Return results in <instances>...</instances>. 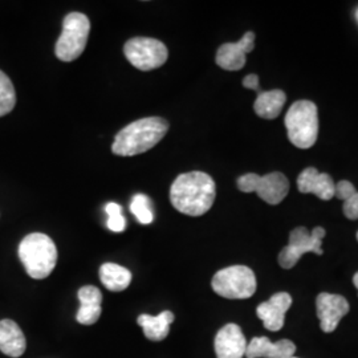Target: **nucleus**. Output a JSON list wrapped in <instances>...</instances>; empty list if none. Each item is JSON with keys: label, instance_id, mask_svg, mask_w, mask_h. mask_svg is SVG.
<instances>
[{"label": "nucleus", "instance_id": "nucleus-4", "mask_svg": "<svg viewBox=\"0 0 358 358\" xmlns=\"http://www.w3.org/2000/svg\"><path fill=\"white\" fill-rule=\"evenodd\" d=\"M288 138L299 149L312 148L319 136V115L316 103L300 100L291 105L284 120Z\"/></svg>", "mask_w": 358, "mask_h": 358}, {"label": "nucleus", "instance_id": "nucleus-22", "mask_svg": "<svg viewBox=\"0 0 358 358\" xmlns=\"http://www.w3.org/2000/svg\"><path fill=\"white\" fill-rule=\"evenodd\" d=\"M130 211L136 215L137 220L142 224H150L154 220L152 201L145 194L134 195L130 205Z\"/></svg>", "mask_w": 358, "mask_h": 358}, {"label": "nucleus", "instance_id": "nucleus-29", "mask_svg": "<svg viewBox=\"0 0 358 358\" xmlns=\"http://www.w3.org/2000/svg\"><path fill=\"white\" fill-rule=\"evenodd\" d=\"M357 241H358V232H357Z\"/></svg>", "mask_w": 358, "mask_h": 358}, {"label": "nucleus", "instance_id": "nucleus-12", "mask_svg": "<svg viewBox=\"0 0 358 358\" xmlns=\"http://www.w3.org/2000/svg\"><path fill=\"white\" fill-rule=\"evenodd\" d=\"M292 306V297L287 292L275 294L269 300L256 308V315L263 321L266 329L278 332L284 327L285 313Z\"/></svg>", "mask_w": 358, "mask_h": 358}, {"label": "nucleus", "instance_id": "nucleus-10", "mask_svg": "<svg viewBox=\"0 0 358 358\" xmlns=\"http://www.w3.org/2000/svg\"><path fill=\"white\" fill-rule=\"evenodd\" d=\"M316 308L322 332L332 333L350 307L344 296L322 292L316 299Z\"/></svg>", "mask_w": 358, "mask_h": 358}, {"label": "nucleus", "instance_id": "nucleus-6", "mask_svg": "<svg viewBox=\"0 0 358 358\" xmlns=\"http://www.w3.org/2000/svg\"><path fill=\"white\" fill-rule=\"evenodd\" d=\"M211 285L214 292L224 299H250L256 291L255 273L245 266H232L217 271Z\"/></svg>", "mask_w": 358, "mask_h": 358}, {"label": "nucleus", "instance_id": "nucleus-25", "mask_svg": "<svg viewBox=\"0 0 358 358\" xmlns=\"http://www.w3.org/2000/svg\"><path fill=\"white\" fill-rule=\"evenodd\" d=\"M344 215L350 220L358 219V192L344 202Z\"/></svg>", "mask_w": 358, "mask_h": 358}, {"label": "nucleus", "instance_id": "nucleus-11", "mask_svg": "<svg viewBox=\"0 0 358 358\" xmlns=\"http://www.w3.org/2000/svg\"><path fill=\"white\" fill-rule=\"evenodd\" d=\"M255 34L247 32L236 43H226L217 52V64L224 71H239L245 65L247 53L254 51Z\"/></svg>", "mask_w": 358, "mask_h": 358}, {"label": "nucleus", "instance_id": "nucleus-13", "mask_svg": "<svg viewBox=\"0 0 358 358\" xmlns=\"http://www.w3.org/2000/svg\"><path fill=\"white\" fill-rule=\"evenodd\" d=\"M247 341L239 325L227 324L215 336L214 348L217 358L245 357Z\"/></svg>", "mask_w": 358, "mask_h": 358}, {"label": "nucleus", "instance_id": "nucleus-21", "mask_svg": "<svg viewBox=\"0 0 358 358\" xmlns=\"http://www.w3.org/2000/svg\"><path fill=\"white\" fill-rule=\"evenodd\" d=\"M16 105V92L13 81L0 71V117L13 112Z\"/></svg>", "mask_w": 358, "mask_h": 358}, {"label": "nucleus", "instance_id": "nucleus-2", "mask_svg": "<svg viewBox=\"0 0 358 358\" xmlns=\"http://www.w3.org/2000/svg\"><path fill=\"white\" fill-rule=\"evenodd\" d=\"M169 122L161 117H148L129 124L118 131L112 152L120 157H133L145 153L166 136Z\"/></svg>", "mask_w": 358, "mask_h": 358}, {"label": "nucleus", "instance_id": "nucleus-7", "mask_svg": "<svg viewBox=\"0 0 358 358\" xmlns=\"http://www.w3.org/2000/svg\"><path fill=\"white\" fill-rule=\"evenodd\" d=\"M238 189L243 192H256L268 205H279L289 192V180L279 171L263 177L248 173L238 179Z\"/></svg>", "mask_w": 358, "mask_h": 358}, {"label": "nucleus", "instance_id": "nucleus-14", "mask_svg": "<svg viewBox=\"0 0 358 358\" xmlns=\"http://www.w3.org/2000/svg\"><path fill=\"white\" fill-rule=\"evenodd\" d=\"M336 183L327 173H320L316 167H308L297 178V189L303 194H315L322 201H331L334 196Z\"/></svg>", "mask_w": 358, "mask_h": 358}, {"label": "nucleus", "instance_id": "nucleus-24", "mask_svg": "<svg viewBox=\"0 0 358 358\" xmlns=\"http://www.w3.org/2000/svg\"><path fill=\"white\" fill-rule=\"evenodd\" d=\"M356 192H357L356 187L349 180H340L338 183H336L334 196H337L338 199H341L344 202H345L346 199H349L352 195H355Z\"/></svg>", "mask_w": 358, "mask_h": 358}, {"label": "nucleus", "instance_id": "nucleus-16", "mask_svg": "<svg viewBox=\"0 0 358 358\" xmlns=\"http://www.w3.org/2000/svg\"><path fill=\"white\" fill-rule=\"evenodd\" d=\"M78 300L81 306L77 312L76 320L83 325L96 324L103 312V294L100 289L93 285H85L78 291Z\"/></svg>", "mask_w": 358, "mask_h": 358}, {"label": "nucleus", "instance_id": "nucleus-18", "mask_svg": "<svg viewBox=\"0 0 358 358\" xmlns=\"http://www.w3.org/2000/svg\"><path fill=\"white\" fill-rule=\"evenodd\" d=\"M173 321H174V315L170 310H165L155 317L150 315H141L137 319V322L141 327L146 338H149L150 341L165 340L169 336L170 325L173 324Z\"/></svg>", "mask_w": 358, "mask_h": 358}, {"label": "nucleus", "instance_id": "nucleus-8", "mask_svg": "<svg viewBox=\"0 0 358 358\" xmlns=\"http://www.w3.org/2000/svg\"><path fill=\"white\" fill-rule=\"evenodd\" d=\"M322 227L309 231L306 227H297L289 234V243L285 245L279 255V264L284 269L294 268L300 257L308 252L322 255V239L325 236Z\"/></svg>", "mask_w": 358, "mask_h": 358}, {"label": "nucleus", "instance_id": "nucleus-3", "mask_svg": "<svg viewBox=\"0 0 358 358\" xmlns=\"http://www.w3.org/2000/svg\"><path fill=\"white\" fill-rule=\"evenodd\" d=\"M19 257L27 273L36 280L48 278L57 263V248L45 234L27 235L19 245Z\"/></svg>", "mask_w": 358, "mask_h": 358}, {"label": "nucleus", "instance_id": "nucleus-20", "mask_svg": "<svg viewBox=\"0 0 358 358\" xmlns=\"http://www.w3.org/2000/svg\"><path fill=\"white\" fill-rule=\"evenodd\" d=\"M100 279L103 287L112 292H122L131 282V273L128 268L115 264L105 263L100 268Z\"/></svg>", "mask_w": 358, "mask_h": 358}, {"label": "nucleus", "instance_id": "nucleus-23", "mask_svg": "<svg viewBox=\"0 0 358 358\" xmlns=\"http://www.w3.org/2000/svg\"><path fill=\"white\" fill-rule=\"evenodd\" d=\"M105 211L108 214V229L113 232H122L127 227V220L122 215L121 206L117 203H108L105 207Z\"/></svg>", "mask_w": 358, "mask_h": 358}, {"label": "nucleus", "instance_id": "nucleus-17", "mask_svg": "<svg viewBox=\"0 0 358 358\" xmlns=\"http://www.w3.org/2000/svg\"><path fill=\"white\" fill-rule=\"evenodd\" d=\"M27 341L20 327L13 320L0 321V352L17 358L26 352Z\"/></svg>", "mask_w": 358, "mask_h": 358}, {"label": "nucleus", "instance_id": "nucleus-26", "mask_svg": "<svg viewBox=\"0 0 358 358\" xmlns=\"http://www.w3.org/2000/svg\"><path fill=\"white\" fill-rule=\"evenodd\" d=\"M243 87L247 90H256V92H260L259 90V77L257 75H247L243 78Z\"/></svg>", "mask_w": 358, "mask_h": 358}, {"label": "nucleus", "instance_id": "nucleus-27", "mask_svg": "<svg viewBox=\"0 0 358 358\" xmlns=\"http://www.w3.org/2000/svg\"><path fill=\"white\" fill-rule=\"evenodd\" d=\"M353 284H355V287L357 288L358 291V272L355 275V276H353Z\"/></svg>", "mask_w": 358, "mask_h": 358}, {"label": "nucleus", "instance_id": "nucleus-19", "mask_svg": "<svg viewBox=\"0 0 358 358\" xmlns=\"http://www.w3.org/2000/svg\"><path fill=\"white\" fill-rule=\"evenodd\" d=\"M287 101L285 93L280 90L257 92L254 109L256 115L266 120H273L282 113L284 103Z\"/></svg>", "mask_w": 358, "mask_h": 358}, {"label": "nucleus", "instance_id": "nucleus-30", "mask_svg": "<svg viewBox=\"0 0 358 358\" xmlns=\"http://www.w3.org/2000/svg\"><path fill=\"white\" fill-rule=\"evenodd\" d=\"M292 358H297V357H292Z\"/></svg>", "mask_w": 358, "mask_h": 358}, {"label": "nucleus", "instance_id": "nucleus-15", "mask_svg": "<svg viewBox=\"0 0 358 358\" xmlns=\"http://www.w3.org/2000/svg\"><path fill=\"white\" fill-rule=\"evenodd\" d=\"M296 345L291 340L271 343L267 337H255L247 345V358H292Z\"/></svg>", "mask_w": 358, "mask_h": 358}, {"label": "nucleus", "instance_id": "nucleus-9", "mask_svg": "<svg viewBox=\"0 0 358 358\" xmlns=\"http://www.w3.org/2000/svg\"><path fill=\"white\" fill-rule=\"evenodd\" d=\"M124 53L130 64L143 72L162 66L169 57L166 45L152 38H130L124 47Z\"/></svg>", "mask_w": 358, "mask_h": 358}, {"label": "nucleus", "instance_id": "nucleus-1", "mask_svg": "<svg viewBox=\"0 0 358 358\" xmlns=\"http://www.w3.org/2000/svg\"><path fill=\"white\" fill-rule=\"evenodd\" d=\"M217 186L214 179L202 171L180 174L170 189L171 205L189 217H201L215 202Z\"/></svg>", "mask_w": 358, "mask_h": 358}, {"label": "nucleus", "instance_id": "nucleus-28", "mask_svg": "<svg viewBox=\"0 0 358 358\" xmlns=\"http://www.w3.org/2000/svg\"><path fill=\"white\" fill-rule=\"evenodd\" d=\"M356 20H357V23H358V8H357V10H356Z\"/></svg>", "mask_w": 358, "mask_h": 358}, {"label": "nucleus", "instance_id": "nucleus-5", "mask_svg": "<svg viewBox=\"0 0 358 358\" xmlns=\"http://www.w3.org/2000/svg\"><path fill=\"white\" fill-rule=\"evenodd\" d=\"M90 22L84 13H72L65 16L63 32L56 43L55 53L62 62L69 63L78 59L87 47Z\"/></svg>", "mask_w": 358, "mask_h": 358}]
</instances>
